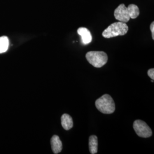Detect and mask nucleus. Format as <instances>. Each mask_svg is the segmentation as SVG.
I'll return each instance as SVG.
<instances>
[{
  "label": "nucleus",
  "instance_id": "1",
  "mask_svg": "<svg viewBox=\"0 0 154 154\" xmlns=\"http://www.w3.org/2000/svg\"><path fill=\"white\" fill-rule=\"evenodd\" d=\"M140 11L138 6L135 4H130L126 7L122 4L118 6L114 11V17L116 20L121 22L127 23L131 18L135 19L139 16Z\"/></svg>",
  "mask_w": 154,
  "mask_h": 154
},
{
  "label": "nucleus",
  "instance_id": "2",
  "mask_svg": "<svg viewBox=\"0 0 154 154\" xmlns=\"http://www.w3.org/2000/svg\"><path fill=\"white\" fill-rule=\"evenodd\" d=\"M128 30V27L126 23L114 22L111 24L102 33V36L105 38H111L119 35H125Z\"/></svg>",
  "mask_w": 154,
  "mask_h": 154
},
{
  "label": "nucleus",
  "instance_id": "3",
  "mask_svg": "<svg viewBox=\"0 0 154 154\" xmlns=\"http://www.w3.org/2000/svg\"><path fill=\"white\" fill-rule=\"evenodd\" d=\"M96 108L105 114H111L116 110L114 99L109 94H104L95 101Z\"/></svg>",
  "mask_w": 154,
  "mask_h": 154
},
{
  "label": "nucleus",
  "instance_id": "4",
  "mask_svg": "<svg viewBox=\"0 0 154 154\" xmlns=\"http://www.w3.org/2000/svg\"><path fill=\"white\" fill-rule=\"evenodd\" d=\"M88 62L95 67L100 68L104 66L108 61V56L104 51H91L86 54Z\"/></svg>",
  "mask_w": 154,
  "mask_h": 154
},
{
  "label": "nucleus",
  "instance_id": "5",
  "mask_svg": "<svg viewBox=\"0 0 154 154\" xmlns=\"http://www.w3.org/2000/svg\"><path fill=\"white\" fill-rule=\"evenodd\" d=\"M133 128L139 137L147 138L152 135V132L150 127L145 122L141 120H136L133 123Z\"/></svg>",
  "mask_w": 154,
  "mask_h": 154
},
{
  "label": "nucleus",
  "instance_id": "6",
  "mask_svg": "<svg viewBox=\"0 0 154 154\" xmlns=\"http://www.w3.org/2000/svg\"><path fill=\"white\" fill-rule=\"evenodd\" d=\"M77 33L81 35L83 44H88L92 41V35L88 29L83 27L79 28L77 30Z\"/></svg>",
  "mask_w": 154,
  "mask_h": 154
},
{
  "label": "nucleus",
  "instance_id": "7",
  "mask_svg": "<svg viewBox=\"0 0 154 154\" xmlns=\"http://www.w3.org/2000/svg\"><path fill=\"white\" fill-rule=\"evenodd\" d=\"M50 143L52 151L54 154H59L61 152L62 149V143L58 135H54L52 137V138H51Z\"/></svg>",
  "mask_w": 154,
  "mask_h": 154
},
{
  "label": "nucleus",
  "instance_id": "8",
  "mask_svg": "<svg viewBox=\"0 0 154 154\" xmlns=\"http://www.w3.org/2000/svg\"><path fill=\"white\" fill-rule=\"evenodd\" d=\"M61 125L65 130H69L73 127V121L72 116L64 114L61 116Z\"/></svg>",
  "mask_w": 154,
  "mask_h": 154
},
{
  "label": "nucleus",
  "instance_id": "9",
  "mask_svg": "<svg viewBox=\"0 0 154 154\" xmlns=\"http://www.w3.org/2000/svg\"><path fill=\"white\" fill-rule=\"evenodd\" d=\"M88 147L90 152L91 154L98 152V138L95 135H91L89 137Z\"/></svg>",
  "mask_w": 154,
  "mask_h": 154
},
{
  "label": "nucleus",
  "instance_id": "10",
  "mask_svg": "<svg viewBox=\"0 0 154 154\" xmlns=\"http://www.w3.org/2000/svg\"><path fill=\"white\" fill-rule=\"evenodd\" d=\"M9 46V40L6 36L0 37V54L5 53L8 50Z\"/></svg>",
  "mask_w": 154,
  "mask_h": 154
},
{
  "label": "nucleus",
  "instance_id": "11",
  "mask_svg": "<svg viewBox=\"0 0 154 154\" xmlns=\"http://www.w3.org/2000/svg\"><path fill=\"white\" fill-rule=\"evenodd\" d=\"M147 74L149 77L151 78L152 80L154 79V69H149V71L147 72Z\"/></svg>",
  "mask_w": 154,
  "mask_h": 154
},
{
  "label": "nucleus",
  "instance_id": "12",
  "mask_svg": "<svg viewBox=\"0 0 154 154\" xmlns=\"http://www.w3.org/2000/svg\"><path fill=\"white\" fill-rule=\"evenodd\" d=\"M150 30L151 32V34H152V39H154V22H152L151 25H150Z\"/></svg>",
  "mask_w": 154,
  "mask_h": 154
}]
</instances>
